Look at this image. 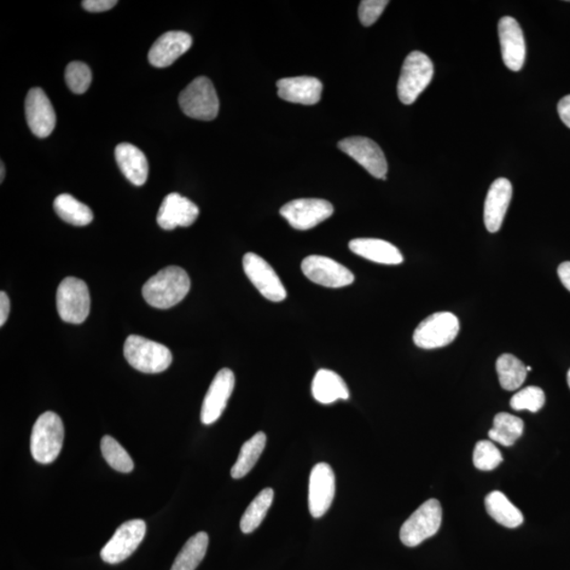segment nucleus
<instances>
[{"label": "nucleus", "mask_w": 570, "mask_h": 570, "mask_svg": "<svg viewBox=\"0 0 570 570\" xmlns=\"http://www.w3.org/2000/svg\"><path fill=\"white\" fill-rule=\"evenodd\" d=\"M235 388V374L225 368L214 376L211 386L203 400L201 422L205 424L216 423L224 412L228 401Z\"/></svg>", "instance_id": "obj_15"}, {"label": "nucleus", "mask_w": 570, "mask_h": 570, "mask_svg": "<svg viewBox=\"0 0 570 570\" xmlns=\"http://www.w3.org/2000/svg\"><path fill=\"white\" fill-rule=\"evenodd\" d=\"M272 501H274V490L272 488H265L253 499L240 521L242 532L252 533L261 525Z\"/></svg>", "instance_id": "obj_31"}, {"label": "nucleus", "mask_w": 570, "mask_h": 570, "mask_svg": "<svg viewBox=\"0 0 570 570\" xmlns=\"http://www.w3.org/2000/svg\"><path fill=\"white\" fill-rule=\"evenodd\" d=\"M243 269L249 281L264 298L272 302H281L287 298V289L281 278L263 257L254 253H247L243 257Z\"/></svg>", "instance_id": "obj_11"}, {"label": "nucleus", "mask_w": 570, "mask_h": 570, "mask_svg": "<svg viewBox=\"0 0 570 570\" xmlns=\"http://www.w3.org/2000/svg\"><path fill=\"white\" fill-rule=\"evenodd\" d=\"M511 197H513V185L505 178L496 180L488 190L484 207V222L487 231L492 234L501 230Z\"/></svg>", "instance_id": "obj_20"}, {"label": "nucleus", "mask_w": 570, "mask_h": 570, "mask_svg": "<svg viewBox=\"0 0 570 570\" xmlns=\"http://www.w3.org/2000/svg\"><path fill=\"white\" fill-rule=\"evenodd\" d=\"M312 394L318 403L330 405L350 398L345 381L331 370H319L312 382Z\"/></svg>", "instance_id": "obj_24"}, {"label": "nucleus", "mask_w": 570, "mask_h": 570, "mask_svg": "<svg viewBox=\"0 0 570 570\" xmlns=\"http://www.w3.org/2000/svg\"><path fill=\"white\" fill-rule=\"evenodd\" d=\"M389 2L387 0H364L358 9L359 20L365 27L373 25L385 11Z\"/></svg>", "instance_id": "obj_36"}, {"label": "nucleus", "mask_w": 570, "mask_h": 570, "mask_svg": "<svg viewBox=\"0 0 570 570\" xmlns=\"http://www.w3.org/2000/svg\"><path fill=\"white\" fill-rule=\"evenodd\" d=\"M499 38L505 66L520 71L525 63L526 45L519 22L514 17H503L499 22Z\"/></svg>", "instance_id": "obj_17"}, {"label": "nucleus", "mask_w": 570, "mask_h": 570, "mask_svg": "<svg viewBox=\"0 0 570 570\" xmlns=\"http://www.w3.org/2000/svg\"><path fill=\"white\" fill-rule=\"evenodd\" d=\"M115 4H118L116 0H84L81 3L83 8L86 11L92 12V13H100V12L112 10L115 7Z\"/></svg>", "instance_id": "obj_37"}, {"label": "nucleus", "mask_w": 570, "mask_h": 570, "mask_svg": "<svg viewBox=\"0 0 570 570\" xmlns=\"http://www.w3.org/2000/svg\"><path fill=\"white\" fill-rule=\"evenodd\" d=\"M101 451L105 461L119 473L130 474L135 468L130 453L112 436H104L101 440Z\"/></svg>", "instance_id": "obj_32"}, {"label": "nucleus", "mask_w": 570, "mask_h": 570, "mask_svg": "<svg viewBox=\"0 0 570 570\" xmlns=\"http://www.w3.org/2000/svg\"><path fill=\"white\" fill-rule=\"evenodd\" d=\"M503 462L501 452L490 440H481L475 445L474 464L482 471H491Z\"/></svg>", "instance_id": "obj_35"}, {"label": "nucleus", "mask_w": 570, "mask_h": 570, "mask_svg": "<svg viewBox=\"0 0 570 570\" xmlns=\"http://www.w3.org/2000/svg\"><path fill=\"white\" fill-rule=\"evenodd\" d=\"M55 213L65 222L74 226H86L92 222L93 213L89 206L68 194L58 196L54 203Z\"/></svg>", "instance_id": "obj_28"}, {"label": "nucleus", "mask_w": 570, "mask_h": 570, "mask_svg": "<svg viewBox=\"0 0 570 570\" xmlns=\"http://www.w3.org/2000/svg\"><path fill=\"white\" fill-rule=\"evenodd\" d=\"M0 167H2V173H0V182L3 183L4 178V172H5L4 164L3 162H2V166H0Z\"/></svg>", "instance_id": "obj_41"}, {"label": "nucleus", "mask_w": 570, "mask_h": 570, "mask_svg": "<svg viewBox=\"0 0 570 570\" xmlns=\"http://www.w3.org/2000/svg\"><path fill=\"white\" fill-rule=\"evenodd\" d=\"M557 275H559L560 281L570 292V261L564 263L557 269Z\"/></svg>", "instance_id": "obj_40"}, {"label": "nucleus", "mask_w": 570, "mask_h": 570, "mask_svg": "<svg viewBox=\"0 0 570 570\" xmlns=\"http://www.w3.org/2000/svg\"><path fill=\"white\" fill-rule=\"evenodd\" d=\"M336 492L333 469L327 463L314 466L308 482V509L313 517L323 516L330 509Z\"/></svg>", "instance_id": "obj_14"}, {"label": "nucleus", "mask_w": 570, "mask_h": 570, "mask_svg": "<svg viewBox=\"0 0 570 570\" xmlns=\"http://www.w3.org/2000/svg\"><path fill=\"white\" fill-rule=\"evenodd\" d=\"M193 46V38L183 31H170L163 34L151 46L148 60L156 68L172 65L178 58L186 54Z\"/></svg>", "instance_id": "obj_19"}, {"label": "nucleus", "mask_w": 570, "mask_h": 570, "mask_svg": "<svg viewBox=\"0 0 570 570\" xmlns=\"http://www.w3.org/2000/svg\"><path fill=\"white\" fill-rule=\"evenodd\" d=\"M567 382H568V386L570 388V370L568 371V373H567Z\"/></svg>", "instance_id": "obj_42"}, {"label": "nucleus", "mask_w": 570, "mask_h": 570, "mask_svg": "<svg viewBox=\"0 0 570 570\" xmlns=\"http://www.w3.org/2000/svg\"><path fill=\"white\" fill-rule=\"evenodd\" d=\"M434 67L432 60L420 51H413L406 57L398 84L401 103L411 105L432 83Z\"/></svg>", "instance_id": "obj_4"}, {"label": "nucleus", "mask_w": 570, "mask_h": 570, "mask_svg": "<svg viewBox=\"0 0 570 570\" xmlns=\"http://www.w3.org/2000/svg\"><path fill=\"white\" fill-rule=\"evenodd\" d=\"M339 148L362 165L377 179L387 180L388 163L385 154L371 138L352 137L341 139Z\"/></svg>", "instance_id": "obj_12"}, {"label": "nucleus", "mask_w": 570, "mask_h": 570, "mask_svg": "<svg viewBox=\"0 0 570 570\" xmlns=\"http://www.w3.org/2000/svg\"><path fill=\"white\" fill-rule=\"evenodd\" d=\"M266 440L264 432H258L243 444L239 457L231 470L232 479L239 480L251 473L264 451Z\"/></svg>", "instance_id": "obj_26"}, {"label": "nucleus", "mask_w": 570, "mask_h": 570, "mask_svg": "<svg viewBox=\"0 0 570 570\" xmlns=\"http://www.w3.org/2000/svg\"><path fill=\"white\" fill-rule=\"evenodd\" d=\"M302 272L314 283L339 289L354 282V275L346 266L323 256H308L301 264Z\"/></svg>", "instance_id": "obj_13"}, {"label": "nucleus", "mask_w": 570, "mask_h": 570, "mask_svg": "<svg viewBox=\"0 0 570 570\" xmlns=\"http://www.w3.org/2000/svg\"><path fill=\"white\" fill-rule=\"evenodd\" d=\"M90 293L85 281L75 277H67L58 285L56 306L58 315L63 322L80 324L90 313Z\"/></svg>", "instance_id": "obj_6"}, {"label": "nucleus", "mask_w": 570, "mask_h": 570, "mask_svg": "<svg viewBox=\"0 0 570 570\" xmlns=\"http://www.w3.org/2000/svg\"><path fill=\"white\" fill-rule=\"evenodd\" d=\"M124 356L132 368L147 374L161 373L170 368L172 363L170 348L138 335L128 337Z\"/></svg>", "instance_id": "obj_3"}, {"label": "nucleus", "mask_w": 570, "mask_h": 570, "mask_svg": "<svg viewBox=\"0 0 570 570\" xmlns=\"http://www.w3.org/2000/svg\"><path fill=\"white\" fill-rule=\"evenodd\" d=\"M557 113L563 123L570 128V96H564L557 104Z\"/></svg>", "instance_id": "obj_38"}, {"label": "nucleus", "mask_w": 570, "mask_h": 570, "mask_svg": "<svg viewBox=\"0 0 570 570\" xmlns=\"http://www.w3.org/2000/svg\"><path fill=\"white\" fill-rule=\"evenodd\" d=\"M65 80L70 90L75 95H83L91 85V70L85 63H70L66 68Z\"/></svg>", "instance_id": "obj_33"}, {"label": "nucleus", "mask_w": 570, "mask_h": 570, "mask_svg": "<svg viewBox=\"0 0 570 570\" xmlns=\"http://www.w3.org/2000/svg\"><path fill=\"white\" fill-rule=\"evenodd\" d=\"M65 429L54 412H45L35 422L31 434L32 457L39 464H51L60 456Z\"/></svg>", "instance_id": "obj_2"}, {"label": "nucleus", "mask_w": 570, "mask_h": 570, "mask_svg": "<svg viewBox=\"0 0 570 570\" xmlns=\"http://www.w3.org/2000/svg\"><path fill=\"white\" fill-rule=\"evenodd\" d=\"M348 247L354 254L376 264L398 265L404 263V257L399 249L385 240L359 238V239L352 240Z\"/></svg>", "instance_id": "obj_23"}, {"label": "nucleus", "mask_w": 570, "mask_h": 570, "mask_svg": "<svg viewBox=\"0 0 570 570\" xmlns=\"http://www.w3.org/2000/svg\"><path fill=\"white\" fill-rule=\"evenodd\" d=\"M486 510L492 519L507 528H516L524 522L519 508L511 503L504 493L493 491L485 499Z\"/></svg>", "instance_id": "obj_25"}, {"label": "nucleus", "mask_w": 570, "mask_h": 570, "mask_svg": "<svg viewBox=\"0 0 570 570\" xmlns=\"http://www.w3.org/2000/svg\"><path fill=\"white\" fill-rule=\"evenodd\" d=\"M524 433V423L521 418L509 415V413H499L494 417L493 427L488 435L505 447L513 446Z\"/></svg>", "instance_id": "obj_29"}, {"label": "nucleus", "mask_w": 570, "mask_h": 570, "mask_svg": "<svg viewBox=\"0 0 570 570\" xmlns=\"http://www.w3.org/2000/svg\"><path fill=\"white\" fill-rule=\"evenodd\" d=\"M209 539L205 532H197L185 543L171 570H196L205 559Z\"/></svg>", "instance_id": "obj_27"}, {"label": "nucleus", "mask_w": 570, "mask_h": 570, "mask_svg": "<svg viewBox=\"0 0 570 570\" xmlns=\"http://www.w3.org/2000/svg\"><path fill=\"white\" fill-rule=\"evenodd\" d=\"M443 509L438 499L424 502L411 515L400 528L401 542L408 548H416L424 540L432 538L441 525Z\"/></svg>", "instance_id": "obj_7"}, {"label": "nucleus", "mask_w": 570, "mask_h": 570, "mask_svg": "<svg viewBox=\"0 0 570 570\" xmlns=\"http://www.w3.org/2000/svg\"><path fill=\"white\" fill-rule=\"evenodd\" d=\"M333 213V205L323 199H297L287 203L281 209V216L293 229L298 231L315 228Z\"/></svg>", "instance_id": "obj_10"}, {"label": "nucleus", "mask_w": 570, "mask_h": 570, "mask_svg": "<svg viewBox=\"0 0 570 570\" xmlns=\"http://www.w3.org/2000/svg\"><path fill=\"white\" fill-rule=\"evenodd\" d=\"M277 88L282 100L312 106L322 98L323 87L316 78L297 77L279 80Z\"/></svg>", "instance_id": "obj_21"}, {"label": "nucleus", "mask_w": 570, "mask_h": 570, "mask_svg": "<svg viewBox=\"0 0 570 570\" xmlns=\"http://www.w3.org/2000/svg\"><path fill=\"white\" fill-rule=\"evenodd\" d=\"M459 323L456 315L449 312L435 313L427 317L416 328L413 340L424 350L443 348L457 339Z\"/></svg>", "instance_id": "obj_8"}, {"label": "nucleus", "mask_w": 570, "mask_h": 570, "mask_svg": "<svg viewBox=\"0 0 570 570\" xmlns=\"http://www.w3.org/2000/svg\"><path fill=\"white\" fill-rule=\"evenodd\" d=\"M115 160L128 181L136 186L147 183L149 166L142 150L130 143L120 144L115 148Z\"/></svg>", "instance_id": "obj_22"}, {"label": "nucleus", "mask_w": 570, "mask_h": 570, "mask_svg": "<svg viewBox=\"0 0 570 570\" xmlns=\"http://www.w3.org/2000/svg\"><path fill=\"white\" fill-rule=\"evenodd\" d=\"M190 289V279L182 267L167 266L144 284V299L153 307L167 310L181 302Z\"/></svg>", "instance_id": "obj_1"}, {"label": "nucleus", "mask_w": 570, "mask_h": 570, "mask_svg": "<svg viewBox=\"0 0 570 570\" xmlns=\"http://www.w3.org/2000/svg\"><path fill=\"white\" fill-rule=\"evenodd\" d=\"M497 372L499 383L504 390L515 391L524 383L527 370L519 358L511 354H503L497 360Z\"/></svg>", "instance_id": "obj_30"}, {"label": "nucleus", "mask_w": 570, "mask_h": 570, "mask_svg": "<svg viewBox=\"0 0 570 570\" xmlns=\"http://www.w3.org/2000/svg\"><path fill=\"white\" fill-rule=\"evenodd\" d=\"M199 207L194 202L181 195L172 193L163 200L156 221L163 230L172 231L178 226L189 228L193 225L199 217Z\"/></svg>", "instance_id": "obj_18"}, {"label": "nucleus", "mask_w": 570, "mask_h": 570, "mask_svg": "<svg viewBox=\"0 0 570 570\" xmlns=\"http://www.w3.org/2000/svg\"><path fill=\"white\" fill-rule=\"evenodd\" d=\"M25 110L27 123L33 135L39 138L49 137L56 125V114L43 89L32 88L28 92Z\"/></svg>", "instance_id": "obj_16"}, {"label": "nucleus", "mask_w": 570, "mask_h": 570, "mask_svg": "<svg viewBox=\"0 0 570 570\" xmlns=\"http://www.w3.org/2000/svg\"><path fill=\"white\" fill-rule=\"evenodd\" d=\"M545 394L539 387H527L514 395L510 400L511 408L516 411L528 410L536 413L543 408Z\"/></svg>", "instance_id": "obj_34"}, {"label": "nucleus", "mask_w": 570, "mask_h": 570, "mask_svg": "<svg viewBox=\"0 0 570 570\" xmlns=\"http://www.w3.org/2000/svg\"><path fill=\"white\" fill-rule=\"evenodd\" d=\"M180 107L191 119L213 121L219 113L220 103L212 80L200 77L195 79L180 93Z\"/></svg>", "instance_id": "obj_5"}, {"label": "nucleus", "mask_w": 570, "mask_h": 570, "mask_svg": "<svg viewBox=\"0 0 570 570\" xmlns=\"http://www.w3.org/2000/svg\"><path fill=\"white\" fill-rule=\"evenodd\" d=\"M10 314V299L4 292L0 293V325L7 322Z\"/></svg>", "instance_id": "obj_39"}, {"label": "nucleus", "mask_w": 570, "mask_h": 570, "mask_svg": "<svg viewBox=\"0 0 570 570\" xmlns=\"http://www.w3.org/2000/svg\"><path fill=\"white\" fill-rule=\"evenodd\" d=\"M147 534V523L143 520L125 522L114 532L101 550V557L108 564H119L137 550Z\"/></svg>", "instance_id": "obj_9"}]
</instances>
